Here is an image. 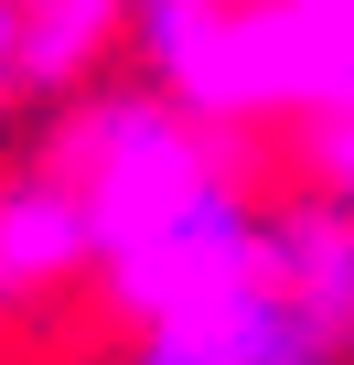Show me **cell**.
Segmentation results:
<instances>
[{
	"mask_svg": "<svg viewBox=\"0 0 354 365\" xmlns=\"http://www.w3.org/2000/svg\"><path fill=\"white\" fill-rule=\"evenodd\" d=\"M54 161L97 205V290L118 322H161L279 279V205L226 161L215 118H194L161 76L65 97Z\"/></svg>",
	"mask_w": 354,
	"mask_h": 365,
	"instance_id": "6da1fadb",
	"label": "cell"
},
{
	"mask_svg": "<svg viewBox=\"0 0 354 365\" xmlns=\"http://www.w3.org/2000/svg\"><path fill=\"white\" fill-rule=\"evenodd\" d=\"M247 118L354 108V0H236Z\"/></svg>",
	"mask_w": 354,
	"mask_h": 365,
	"instance_id": "7a4b0ae2",
	"label": "cell"
},
{
	"mask_svg": "<svg viewBox=\"0 0 354 365\" xmlns=\"http://www.w3.org/2000/svg\"><path fill=\"white\" fill-rule=\"evenodd\" d=\"M322 322L258 279V290H226V301H194V312H161V322H129V354L118 365H290ZM333 344V333H322Z\"/></svg>",
	"mask_w": 354,
	"mask_h": 365,
	"instance_id": "3957f363",
	"label": "cell"
},
{
	"mask_svg": "<svg viewBox=\"0 0 354 365\" xmlns=\"http://www.w3.org/2000/svg\"><path fill=\"white\" fill-rule=\"evenodd\" d=\"M97 269V205L86 182L43 150L0 182V301H33V290H65Z\"/></svg>",
	"mask_w": 354,
	"mask_h": 365,
	"instance_id": "277c9868",
	"label": "cell"
},
{
	"mask_svg": "<svg viewBox=\"0 0 354 365\" xmlns=\"http://www.w3.org/2000/svg\"><path fill=\"white\" fill-rule=\"evenodd\" d=\"M279 290L354 354V205H333L322 182L279 205Z\"/></svg>",
	"mask_w": 354,
	"mask_h": 365,
	"instance_id": "5b68a950",
	"label": "cell"
},
{
	"mask_svg": "<svg viewBox=\"0 0 354 365\" xmlns=\"http://www.w3.org/2000/svg\"><path fill=\"white\" fill-rule=\"evenodd\" d=\"M118 33H129V0H22V86L33 97L86 86Z\"/></svg>",
	"mask_w": 354,
	"mask_h": 365,
	"instance_id": "8992f818",
	"label": "cell"
},
{
	"mask_svg": "<svg viewBox=\"0 0 354 365\" xmlns=\"http://www.w3.org/2000/svg\"><path fill=\"white\" fill-rule=\"evenodd\" d=\"M301 182H322L333 205H354V108H311L301 118Z\"/></svg>",
	"mask_w": 354,
	"mask_h": 365,
	"instance_id": "52a82bcc",
	"label": "cell"
},
{
	"mask_svg": "<svg viewBox=\"0 0 354 365\" xmlns=\"http://www.w3.org/2000/svg\"><path fill=\"white\" fill-rule=\"evenodd\" d=\"M22 97V0H0V108Z\"/></svg>",
	"mask_w": 354,
	"mask_h": 365,
	"instance_id": "ba28073f",
	"label": "cell"
},
{
	"mask_svg": "<svg viewBox=\"0 0 354 365\" xmlns=\"http://www.w3.org/2000/svg\"><path fill=\"white\" fill-rule=\"evenodd\" d=\"M290 365H354V354H343V344H322V333H311V344H301V354H290Z\"/></svg>",
	"mask_w": 354,
	"mask_h": 365,
	"instance_id": "9c48e42d",
	"label": "cell"
}]
</instances>
